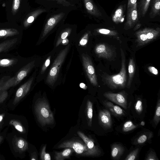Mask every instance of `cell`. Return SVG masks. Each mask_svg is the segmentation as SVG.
Masks as SVG:
<instances>
[{
  "label": "cell",
  "mask_w": 160,
  "mask_h": 160,
  "mask_svg": "<svg viewBox=\"0 0 160 160\" xmlns=\"http://www.w3.org/2000/svg\"><path fill=\"white\" fill-rule=\"evenodd\" d=\"M122 57L121 67L120 72L117 74L107 75L104 78L105 83L112 89H122L126 85L127 77L125 57L122 48H121Z\"/></svg>",
  "instance_id": "6da1fadb"
},
{
  "label": "cell",
  "mask_w": 160,
  "mask_h": 160,
  "mask_svg": "<svg viewBox=\"0 0 160 160\" xmlns=\"http://www.w3.org/2000/svg\"><path fill=\"white\" fill-rule=\"evenodd\" d=\"M34 66L35 61H32L21 68L12 77L5 81L2 79L0 80V90H6L18 84L27 76Z\"/></svg>",
  "instance_id": "7a4b0ae2"
},
{
  "label": "cell",
  "mask_w": 160,
  "mask_h": 160,
  "mask_svg": "<svg viewBox=\"0 0 160 160\" xmlns=\"http://www.w3.org/2000/svg\"><path fill=\"white\" fill-rule=\"evenodd\" d=\"M35 108L38 119L42 126L54 123L53 114L45 100L42 99L38 101L35 104Z\"/></svg>",
  "instance_id": "3957f363"
},
{
  "label": "cell",
  "mask_w": 160,
  "mask_h": 160,
  "mask_svg": "<svg viewBox=\"0 0 160 160\" xmlns=\"http://www.w3.org/2000/svg\"><path fill=\"white\" fill-rule=\"evenodd\" d=\"M69 45L61 50L58 54L52 64L47 78L46 82L53 86L57 78L60 68L69 49Z\"/></svg>",
  "instance_id": "277c9868"
},
{
  "label": "cell",
  "mask_w": 160,
  "mask_h": 160,
  "mask_svg": "<svg viewBox=\"0 0 160 160\" xmlns=\"http://www.w3.org/2000/svg\"><path fill=\"white\" fill-rule=\"evenodd\" d=\"M83 67L87 76L90 83L93 85H98V82L93 63L90 57L87 55H82Z\"/></svg>",
  "instance_id": "5b68a950"
},
{
  "label": "cell",
  "mask_w": 160,
  "mask_h": 160,
  "mask_svg": "<svg viewBox=\"0 0 160 160\" xmlns=\"http://www.w3.org/2000/svg\"><path fill=\"white\" fill-rule=\"evenodd\" d=\"M77 133L84 141L87 148V151L82 154L83 156H97L100 155L101 150L97 146L95 145L93 139L87 137L81 132L78 131Z\"/></svg>",
  "instance_id": "8992f818"
},
{
  "label": "cell",
  "mask_w": 160,
  "mask_h": 160,
  "mask_svg": "<svg viewBox=\"0 0 160 160\" xmlns=\"http://www.w3.org/2000/svg\"><path fill=\"white\" fill-rule=\"evenodd\" d=\"M138 15L136 3L132 7L127 9L126 21L124 28V29H130L138 23Z\"/></svg>",
  "instance_id": "52a82bcc"
},
{
  "label": "cell",
  "mask_w": 160,
  "mask_h": 160,
  "mask_svg": "<svg viewBox=\"0 0 160 160\" xmlns=\"http://www.w3.org/2000/svg\"><path fill=\"white\" fill-rule=\"evenodd\" d=\"M58 148H71L78 154H81L86 152L87 148L86 144L78 140H71L66 141L59 144Z\"/></svg>",
  "instance_id": "ba28073f"
},
{
  "label": "cell",
  "mask_w": 160,
  "mask_h": 160,
  "mask_svg": "<svg viewBox=\"0 0 160 160\" xmlns=\"http://www.w3.org/2000/svg\"><path fill=\"white\" fill-rule=\"evenodd\" d=\"M103 95L109 100L118 105L126 109L127 108L126 96L122 92L118 93L108 92L104 93Z\"/></svg>",
  "instance_id": "9c48e42d"
},
{
  "label": "cell",
  "mask_w": 160,
  "mask_h": 160,
  "mask_svg": "<svg viewBox=\"0 0 160 160\" xmlns=\"http://www.w3.org/2000/svg\"><path fill=\"white\" fill-rule=\"evenodd\" d=\"M33 79V77H32L17 89L13 101L14 105L18 103L27 94L30 89Z\"/></svg>",
  "instance_id": "30bf717a"
},
{
  "label": "cell",
  "mask_w": 160,
  "mask_h": 160,
  "mask_svg": "<svg viewBox=\"0 0 160 160\" xmlns=\"http://www.w3.org/2000/svg\"><path fill=\"white\" fill-rule=\"evenodd\" d=\"M95 52L98 57L107 59L111 58L114 54V51L110 47L103 43L97 44Z\"/></svg>",
  "instance_id": "8fae6325"
},
{
  "label": "cell",
  "mask_w": 160,
  "mask_h": 160,
  "mask_svg": "<svg viewBox=\"0 0 160 160\" xmlns=\"http://www.w3.org/2000/svg\"><path fill=\"white\" fill-rule=\"evenodd\" d=\"M64 14L61 13L50 18L47 21L42 32V38H44L62 18Z\"/></svg>",
  "instance_id": "7c38bea8"
},
{
  "label": "cell",
  "mask_w": 160,
  "mask_h": 160,
  "mask_svg": "<svg viewBox=\"0 0 160 160\" xmlns=\"http://www.w3.org/2000/svg\"><path fill=\"white\" fill-rule=\"evenodd\" d=\"M99 122L104 128H110L112 126L110 112L108 110L104 109L99 111L98 115Z\"/></svg>",
  "instance_id": "4fadbf2b"
},
{
  "label": "cell",
  "mask_w": 160,
  "mask_h": 160,
  "mask_svg": "<svg viewBox=\"0 0 160 160\" xmlns=\"http://www.w3.org/2000/svg\"><path fill=\"white\" fill-rule=\"evenodd\" d=\"M85 6L89 14L97 17L102 16L99 10L93 2L92 0H83Z\"/></svg>",
  "instance_id": "5bb4252c"
},
{
  "label": "cell",
  "mask_w": 160,
  "mask_h": 160,
  "mask_svg": "<svg viewBox=\"0 0 160 160\" xmlns=\"http://www.w3.org/2000/svg\"><path fill=\"white\" fill-rule=\"evenodd\" d=\"M14 145L15 149L19 152L26 151L28 148L27 141L21 137H16L14 140Z\"/></svg>",
  "instance_id": "9a60e30c"
},
{
  "label": "cell",
  "mask_w": 160,
  "mask_h": 160,
  "mask_svg": "<svg viewBox=\"0 0 160 160\" xmlns=\"http://www.w3.org/2000/svg\"><path fill=\"white\" fill-rule=\"evenodd\" d=\"M104 105L115 116H121L124 114L123 110L119 106L114 105L109 101L103 102Z\"/></svg>",
  "instance_id": "2e32d148"
},
{
  "label": "cell",
  "mask_w": 160,
  "mask_h": 160,
  "mask_svg": "<svg viewBox=\"0 0 160 160\" xmlns=\"http://www.w3.org/2000/svg\"><path fill=\"white\" fill-rule=\"evenodd\" d=\"M124 148L121 145L114 144L111 147V156L114 159H118L123 154Z\"/></svg>",
  "instance_id": "e0dca14e"
},
{
  "label": "cell",
  "mask_w": 160,
  "mask_h": 160,
  "mask_svg": "<svg viewBox=\"0 0 160 160\" xmlns=\"http://www.w3.org/2000/svg\"><path fill=\"white\" fill-rule=\"evenodd\" d=\"M160 0H152L151 9L149 14V18H154L160 15Z\"/></svg>",
  "instance_id": "ac0fdd59"
},
{
  "label": "cell",
  "mask_w": 160,
  "mask_h": 160,
  "mask_svg": "<svg viewBox=\"0 0 160 160\" xmlns=\"http://www.w3.org/2000/svg\"><path fill=\"white\" fill-rule=\"evenodd\" d=\"M17 38L6 40L0 43V53L9 50L17 43Z\"/></svg>",
  "instance_id": "d6986e66"
},
{
  "label": "cell",
  "mask_w": 160,
  "mask_h": 160,
  "mask_svg": "<svg viewBox=\"0 0 160 160\" xmlns=\"http://www.w3.org/2000/svg\"><path fill=\"white\" fill-rule=\"evenodd\" d=\"M135 64L133 58H130L128 65V79L127 88H129L131 86L135 72Z\"/></svg>",
  "instance_id": "ffe728a7"
},
{
  "label": "cell",
  "mask_w": 160,
  "mask_h": 160,
  "mask_svg": "<svg viewBox=\"0 0 160 160\" xmlns=\"http://www.w3.org/2000/svg\"><path fill=\"white\" fill-rule=\"evenodd\" d=\"M146 35L148 42L156 39L160 35V28H145Z\"/></svg>",
  "instance_id": "44dd1931"
},
{
  "label": "cell",
  "mask_w": 160,
  "mask_h": 160,
  "mask_svg": "<svg viewBox=\"0 0 160 160\" xmlns=\"http://www.w3.org/2000/svg\"><path fill=\"white\" fill-rule=\"evenodd\" d=\"M138 46H141L148 43L145 28L136 33Z\"/></svg>",
  "instance_id": "7402d4cb"
},
{
  "label": "cell",
  "mask_w": 160,
  "mask_h": 160,
  "mask_svg": "<svg viewBox=\"0 0 160 160\" xmlns=\"http://www.w3.org/2000/svg\"><path fill=\"white\" fill-rule=\"evenodd\" d=\"M124 10L122 5H120L118 7L112 17V20L114 22L118 23L122 21L124 17Z\"/></svg>",
  "instance_id": "603a6c76"
},
{
  "label": "cell",
  "mask_w": 160,
  "mask_h": 160,
  "mask_svg": "<svg viewBox=\"0 0 160 160\" xmlns=\"http://www.w3.org/2000/svg\"><path fill=\"white\" fill-rule=\"evenodd\" d=\"M151 0H140L138 5V13L141 17L145 15L149 8Z\"/></svg>",
  "instance_id": "cb8c5ba5"
},
{
  "label": "cell",
  "mask_w": 160,
  "mask_h": 160,
  "mask_svg": "<svg viewBox=\"0 0 160 160\" xmlns=\"http://www.w3.org/2000/svg\"><path fill=\"white\" fill-rule=\"evenodd\" d=\"M74 150L71 148H67L61 152H56L54 158L56 160H63L68 158L74 151Z\"/></svg>",
  "instance_id": "d4e9b609"
},
{
  "label": "cell",
  "mask_w": 160,
  "mask_h": 160,
  "mask_svg": "<svg viewBox=\"0 0 160 160\" xmlns=\"http://www.w3.org/2000/svg\"><path fill=\"white\" fill-rule=\"evenodd\" d=\"M92 103L89 100L87 102L86 113L88 120V125L91 127L92 124V120L93 116Z\"/></svg>",
  "instance_id": "484cf974"
},
{
  "label": "cell",
  "mask_w": 160,
  "mask_h": 160,
  "mask_svg": "<svg viewBox=\"0 0 160 160\" xmlns=\"http://www.w3.org/2000/svg\"><path fill=\"white\" fill-rule=\"evenodd\" d=\"M17 58H4L0 59V67H8L17 63L18 62Z\"/></svg>",
  "instance_id": "4316f807"
},
{
  "label": "cell",
  "mask_w": 160,
  "mask_h": 160,
  "mask_svg": "<svg viewBox=\"0 0 160 160\" xmlns=\"http://www.w3.org/2000/svg\"><path fill=\"white\" fill-rule=\"evenodd\" d=\"M18 33V32L16 29H10L0 30V38L11 37Z\"/></svg>",
  "instance_id": "83f0119b"
},
{
  "label": "cell",
  "mask_w": 160,
  "mask_h": 160,
  "mask_svg": "<svg viewBox=\"0 0 160 160\" xmlns=\"http://www.w3.org/2000/svg\"><path fill=\"white\" fill-rule=\"evenodd\" d=\"M9 124L13 126L14 128L19 132L24 133L25 130L21 123L15 119L11 120L9 122Z\"/></svg>",
  "instance_id": "f1b7e54d"
},
{
  "label": "cell",
  "mask_w": 160,
  "mask_h": 160,
  "mask_svg": "<svg viewBox=\"0 0 160 160\" xmlns=\"http://www.w3.org/2000/svg\"><path fill=\"white\" fill-rule=\"evenodd\" d=\"M153 122L156 125L158 124L160 120V100L157 102L156 110L153 118Z\"/></svg>",
  "instance_id": "f546056e"
},
{
  "label": "cell",
  "mask_w": 160,
  "mask_h": 160,
  "mask_svg": "<svg viewBox=\"0 0 160 160\" xmlns=\"http://www.w3.org/2000/svg\"><path fill=\"white\" fill-rule=\"evenodd\" d=\"M137 126L134 124L131 121H128L124 124L122 127V131L124 132H128L135 129Z\"/></svg>",
  "instance_id": "4dcf8cb0"
},
{
  "label": "cell",
  "mask_w": 160,
  "mask_h": 160,
  "mask_svg": "<svg viewBox=\"0 0 160 160\" xmlns=\"http://www.w3.org/2000/svg\"><path fill=\"white\" fill-rule=\"evenodd\" d=\"M71 31V29L69 28L64 32H63L61 35L60 37L58 39L57 42L56 43V47H58L60 45L62 42V41L66 38L69 35Z\"/></svg>",
  "instance_id": "1f68e13d"
},
{
  "label": "cell",
  "mask_w": 160,
  "mask_h": 160,
  "mask_svg": "<svg viewBox=\"0 0 160 160\" xmlns=\"http://www.w3.org/2000/svg\"><path fill=\"white\" fill-rule=\"evenodd\" d=\"M97 32L100 34L111 36H115L118 34L116 31L108 29L101 28L97 30Z\"/></svg>",
  "instance_id": "d6a6232c"
},
{
  "label": "cell",
  "mask_w": 160,
  "mask_h": 160,
  "mask_svg": "<svg viewBox=\"0 0 160 160\" xmlns=\"http://www.w3.org/2000/svg\"><path fill=\"white\" fill-rule=\"evenodd\" d=\"M46 145H44L42 148L40 154L41 159L42 160H50V155L45 151Z\"/></svg>",
  "instance_id": "836d02e7"
},
{
  "label": "cell",
  "mask_w": 160,
  "mask_h": 160,
  "mask_svg": "<svg viewBox=\"0 0 160 160\" xmlns=\"http://www.w3.org/2000/svg\"><path fill=\"white\" fill-rule=\"evenodd\" d=\"M45 10L44 9H40L37 10L35 12L34 15L30 16L28 19L27 22L30 23L34 21L35 18L40 14L45 12Z\"/></svg>",
  "instance_id": "e575fe53"
},
{
  "label": "cell",
  "mask_w": 160,
  "mask_h": 160,
  "mask_svg": "<svg viewBox=\"0 0 160 160\" xmlns=\"http://www.w3.org/2000/svg\"><path fill=\"white\" fill-rule=\"evenodd\" d=\"M139 151V148H137L132 151L126 157L125 160H134L136 159Z\"/></svg>",
  "instance_id": "d590c367"
},
{
  "label": "cell",
  "mask_w": 160,
  "mask_h": 160,
  "mask_svg": "<svg viewBox=\"0 0 160 160\" xmlns=\"http://www.w3.org/2000/svg\"><path fill=\"white\" fill-rule=\"evenodd\" d=\"M148 136L147 134H143L140 136L136 140V144H141L145 142L151 137L150 136Z\"/></svg>",
  "instance_id": "8d00e7d4"
},
{
  "label": "cell",
  "mask_w": 160,
  "mask_h": 160,
  "mask_svg": "<svg viewBox=\"0 0 160 160\" xmlns=\"http://www.w3.org/2000/svg\"><path fill=\"white\" fill-rule=\"evenodd\" d=\"M135 109L138 113L140 114L143 110L142 102L141 100L137 101L135 104Z\"/></svg>",
  "instance_id": "74e56055"
},
{
  "label": "cell",
  "mask_w": 160,
  "mask_h": 160,
  "mask_svg": "<svg viewBox=\"0 0 160 160\" xmlns=\"http://www.w3.org/2000/svg\"><path fill=\"white\" fill-rule=\"evenodd\" d=\"M89 34V32H87L84 34L80 41L79 44L80 45L82 46H84L87 44Z\"/></svg>",
  "instance_id": "f35d334b"
},
{
  "label": "cell",
  "mask_w": 160,
  "mask_h": 160,
  "mask_svg": "<svg viewBox=\"0 0 160 160\" xmlns=\"http://www.w3.org/2000/svg\"><path fill=\"white\" fill-rule=\"evenodd\" d=\"M8 96L6 90H0V104L2 103Z\"/></svg>",
  "instance_id": "ab89813d"
},
{
  "label": "cell",
  "mask_w": 160,
  "mask_h": 160,
  "mask_svg": "<svg viewBox=\"0 0 160 160\" xmlns=\"http://www.w3.org/2000/svg\"><path fill=\"white\" fill-rule=\"evenodd\" d=\"M51 57V56L48 57L43 64L41 71V73L42 74L45 72L47 67L49 65L50 62Z\"/></svg>",
  "instance_id": "60d3db41"
},
{
  "label": "cell",
  "mask_w": 160,
  "mask_h": 160,
  "mask_svg": "<svg viewBox=\"0 0 160 160\" xmlns=\"http://www.w3.org/2000/svg\"><path fill=\"white\" fill-rule=\"evenodd\" d=\"M146 160H157L158 158L156 156L155 153L151 151L148 155L146 158Z\"/></svg>",
  "instance_id": "b9f144b4"
},
{
  "label": "cell",
  "mask_w": 160,
  "mask_h": 160,
  "mask_svg": "<svg viewBox=\"0 0 160 160\" xmlns=\"http://www.w3.org/2000/svg\"><path fill=\"white\" fill-rule=\"evenodd\" d=\"M148 71L152 74L155 75H157L158 74V70L153 66H149L148 67Z\"/></svg>",
  "instance_id": "7bdbcfd3"
},
{
  "label": "cell",
  "mask_w": 160,
  "mask_h": 160,
  "mask_svg": "<svg viewBox=\"0 0 160 160\" xmlns=\"http://www.w3.org/2000/svg\"><path fill=\"white\" fill-rule=\"evenodd\" d=\"M136 3L137 0H128L127 9L132 7Z\"/></svg>",
  "instance_id": "ee69618b"
},
{
  "label": "cell",
  "mask_w": 160,
  "mask_h": 160,
  "mask_svg": "<svg viewBox=\"0 0 160 160\" xmlns=\"http://www.w3.org/2000/svg\"><path fill=\"white\" fill-rule=\"evenodd\" d=\"M20 5L19 0H14V3L13 5V8L14 10H16L18 9Z\"/></svg>",
  "instance_id": "f6af8a7d"
},
{
  "label": "cell",
  "mask_w": 160,
  "mask_h": 160,
  "mask_svg": "<svg viewBox=\"0 0 160 160\" xmlns=\"http://www.w3.org/2000/svg\"><path fill=\"white\" fill-rule=\"evenodd\" d=\"M58 1L59 2H60L61 3H62L63 4H66L67 5H70V3L68 2H67L65 0H55Z\"/></svg>",
  "instance_id": "bcb514c9"
},
{
  "label": "cell",
  "mask_w": 160,
  "mask_h": 160,
  "mask_svg": "<svg viewBox=\"0 0 160 160\" xmlns=\"http://www.w3.org/2000/svg\"><path fill=\"white\" fill-rule=\"evenodd\" d=\"M80 87L84 89H86L87 88V86L84 83H82L80 84Z\"/></svg>",
  "instance_id": "7dc6e473"
},
{
  "label": "cell",
  "mask_w": 160,
  "mask_h": 160,
  "mask_svg": "<svg viewBox=\"0 0 160 160\" xmlns=\"http://www.w3.org/2000/svg\"><path fill=\"white\" fill-rule=\"evenodd\" d=\"M141 25V24L140 23H137L136 26L134 27V30H136L138 29L139 28H140Z\"/></svg>",
  "instance_id": "c3c4849f"
},
{
  "label": "cell",
  "mask_w": 160,
  "mask_h": 160,
  "mask_svg": "<svg viewBox=\"0 0 160 160\" xmlns=\"http://www.w3.org/2000/svg\"><path fill=\"white\" fill-rule=\"evenodd\" d=\"M69 42V41L67 39H65L64 40H63L62 42L61 43H62V44L64 45H66V44H67Z\"/></svg>",
  "instance_id": "681fc988"
},
{
  "label": "cell",
  "mask_w": 160,
  "mask_h": 160,
  "mask_svg": "<svg viewBox=\"0 0 160 160\" xmlns=\"http://www.w3.org/2000/svg\"><path fill=\"white\" fill-rule=\"evenodd\" d=\"M4 116V114H0V122L2 121Z\"/></svg>",
  "instance_id": "f907efd6"
},
{
  "label": "cell",
  "mask_w": 160,
  "mask_h": 160,
  "mask_svg": "<svg viewBox=\"0 0 160 160\" xmlns=\"http://www.w3.org/2000/svg\"><path fill=\"white\" fill-rule=\"evenodd\" d=\"M3 137L0 135V143L2 142L3 140Z\"/></svg>",
  "instance_id": "816d5d0a"
},
{
  "label": "cell",
  "mask_w": 160,
  "mask_h": 160,
  "mask_svg": "<svg viewBox=\"0 0 160 160\" xmlns=\"http://www.w3.org/2000/svg\"><path fill=\"white\" fill-rule=\"evenodd\" d=\"M2 6H5L4 4H3L2 5Z\"/></svg>",
  "instance_id": "f5cc1de1"
}]
</instances>
